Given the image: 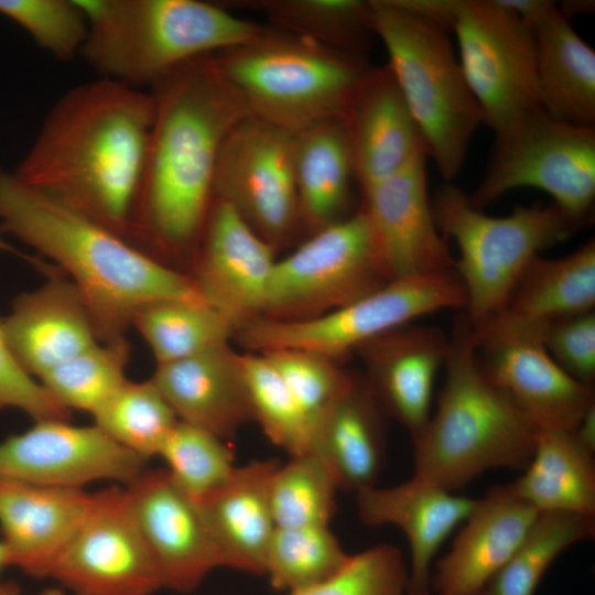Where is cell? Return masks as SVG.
Listing matches in <instances>:
<instances>
[{"instance_id": "6da1fadb", "label": "cell", "mask_w": 595, "mask_h": 595, "mask_svg": "<svg viewBox=\"0 0 595 595\" xmlns=\"http://www.w3.org/2000/svg\"><path fill=\"white\" fill-rule=\"evenodd\" d=\"M149 91L153 120L127 239L181 253L198 246L221 144L250 112L210 55L182 64Z\"/></svg>"}, {"instance_id": "7a4b0ae2", "label": "cell", "mask_w": 595, "mask_h": 595, "mask_svg": "<svg viewBox=\"0 0 595 595\" xmlns=\"http://www.w3.org/2000/svg\"><path fill=\"white\" fill-rule=\"evenodd\" d=\"M153 98L106 78L50 109L14 175L127 238L153 120Z\"/></svg>"}, {"instance_id": "3957f363", "label": "cell", "mask_w": 595, "mask_h": 595, "mask_svg": "<svg viewBox=\"0 0 595 595\" xmlns=\"http://www.w3.org/2000/svg\"><path fill=\"white\" fill-rule=\"evenodd\" d=\"M0 230L64 271L82 295L99 342L125 338L134 314L151 302L206 303L194 278L166 267L126 237L2 167Z\"/></svg>"}, {"instance_id": "277c9868", "label": "cell", "mask_w": 595, "mask_h": 595, "mask_svg": "<svg viewBox=\"0 0 595 595\" xmlns=\"http://www.w3.org/2000/svg\"><path fill=\"white\" fill-rule=\"evenodd\" d=\"M450 335L435 410L413 443V477L455 491L489 469L523 470L538 428L488 378L462 313Z\"/></svg>"}, {"instance_id": "5b68a950", "label": "cell", "mask_w": 595, "mask_h": 595, "mask_svg": "<svg viewBox=\"0 0 595 595\" xmlns=\"http://www.w3.org/2000/svg\"><path fill=\"white\" fill-rule=\"evenodd\" d=\"M87 19L79 56L99 78L142 89L196 57L241 44L266 24L199 0H76Z\"/></svg>"}, {"instance_id": "8992f818", "label": "cell", "mask_w": 595, "mask_h": 595, "mask_svg": "<svg viewBox=\"0 0 595 595\" xmlns=\"http://www.w3.org/2000/svg\"><path fill=\"white\" fill-rule=\"evenodd\" d=\"M369 3L374 34L385 45L387 65L420 130L426 156L444 181L452 182L484 123L448 31L399 0Z\"/></svg>"}, {"instance_id": "52a82bcc", "label": "cell", "mask_w": 595, "mask_h": 595, "mask_svg": "<svg viewBox=\"0 0 595 595\" xmlns=\"http://www.w3.org/2000/svg\"><path fill=\"white\" fill-rule=\"evenodd\" d=\"M210 58L251 116L291 131L339 118L371 67L365 56L270 25Z\"/></svg>"}, {"instance_id": "ba28073f", "label": "cell", "mask_w": 595, "mask_h": 595, "mask_svg": "<svg viewBox=\"0 0 595 595\" xmlns=\"http://www.w3.org/2000/svg\"><path fill=\"white\" fill-rule=\"evenodd\" d=\"M441 234L459 251L455 271L464 286V314L473 326L504 304L528 263L545 248L575 234L584 224L554 203L519 205L506 216L474 207L452 182L442 184L431 201Z\"/></svg>"}, {"instance_id": "9c48e42d", "label": "cell", "mask_w": 595, "mask_h": 595, "mask_svg": "<svg viewBox=\"0 0 595 595\" xmlns=\"http://www.w3.org/2000/svg\"><path fill=\"white\" fill-rule=\"evenodd\" d=\"M465 305L464 286L450 270L392 279L350 303L304 320L257 317L237 332L241 344L255 353L290 348L335 359L421 316Z\"/></svg>"}, {"instance_id": "30bf717a", "label": "cell", "mask_w": 595, "mask_h": 595, "mask_svg": "<svg viewBox=\"0 0 595 595\" xmlns=\"http://www.w3.org/2000/svg\"><path fill=\"white\" fill-rule=\"evenodd\" d=\"M495 134L486 173L468 195L483 209L506 193L533 187L582 224L595 201V127L556 120L543 109Z\"/></svg>"}, {"instance_id": "8fae6325", "label": "cell", "mask_w": 595, "mask_h": 595, "mask_svg": "<svg viewBox=\"0 0 595 595\" xmlns=\"http://www.w3.org/2000/svg\"><path fill=\"white\" fill-rule=\"evenodd\" d=\"M390 277L363 206L277 260L260 317L296 321L350 303Z\"/></svg>"}, {"instance_id": "7c38bea8", "label": "cell", "mask_w": 595, "mask_h": 595, "mask_svg": "<svg viewBox=\"0 0 595 595\" xmlns=\"http://www.w3.org/2000/svg\"><path fill=\"white\" fill-rule=\"evenodd\" d=\"M451 30L483 123L494 133L542 109L533 33L527 21L500 0H457Z\"/></svg>"}, {"instance_id": "4fadbf2b", "label": "cell", "mask_w": 595, "mask_h": 595, "mask_svg": "<svg viewBox=\"0 0 595 595\" xmlns=\"http://www.w3.org/2000/svg\"><path fill=\"white\" fill-rule=\"evenodd\" d=\"M214 196L229 204L274 249L302 227L293 170V131L255 116L227 133Z\"/></svg>"}, {"instance_id": "5bb4252c", "label": "cell", "mask_w": 595, "mask_h": 595, "mask_svg": "<svg viewBox=\"0 0 595 595\" xmlns=\"http://www.w3.org/2000/svg\"><path fill=\"white\" fill-rule=\"evenodd\" d=\"M50 578L73 595H152L162 588L125 487L95 491L90 510Z\"/></svg>"}, {"instance_id": "9a60e30c", "label": "cell", "mask_w": 595, "mask_h": 595, "mask_svg": "<svg viewBox=\"0 0 595 595\" xmlns=\"http://www.w3.org/2000/svg\"><path fill=\"white\" fill-rule=\"evenodd\" d=\"M145 464L95 424L36 421L0 442V478L36 486L84 488L110 480L126 487Z\"/></svg>"}, {"instance_id": "2e32d148", "label": "cell", "mask_w": 595, "mask_h": 595, "mask_svg": "<svg viewBox=\"0 0 595 595\" xmlns=\"http://www.w3.org/2000/svg\"><path fill=\"white\" fill-rule=\"evenodd\" d=\"M125 489L162 588L191 593L213 570L224 567L197 501L165 468H144Z\"/></svg>"}, {"instance_id": "e0dca14e", "label": "cell", "mask_w": 595, "mask_h": 595, "mask_svg": "<svg viewBox=\"0 0 595 595\" xmlns=\"http://www.w3.org/2000/svg\"><path fill=\"white\" fill-rule=\"evenodd\" d=\"M472 334L485 374L538 429L573 431L595 404L593 386L565 372L540 336Z\"/></svg>"}, {"instance_id": "ac0fdd59", "label": "cell", "mask_w": 595, "mask_h": 595, "mask_svg": "<svg viewBox=\"0 0 595 595\" xmlns=\"http://www.w3.org/2000/svg\"><path fill=\"white\" fill-rule=\"evenodd\" d=\"M426 153L363 191L390 279L455 270L448 240L434 220L428 194Z\"/></svg>"}, {"instance_id": "d6986e66", "label": "cell", "mask_w": 595, "mask_h": 595, "mask_svg": "<svg viewBox=\"0 0 595 595\" xmlns=\"http://www.w3.org/2000/svg\"><path fill=\"white\" fill-rule=\"evenodd\" d=\"M197 247L194 281L204 301L237 329L260 317L277 261L274 248L219 198L212 203Z\"/></svg>"}, {"instance_id": "ffe728a7", "label": "cell", "mask_w": 595, "mask_h": 595, "mask_svg": "<svg viewBox=\"0 0 595 595\" xmlns=\"http://www.w3.org/2000/svg\"><path fill=\"white\" fill-rule=\"evenodd\" d=\"M361 192L426 153L389 66L370 67L339 117Z\"/></svg>"}, {"instance_id": "44dd1931", "label": "cell", "mask_w": 595, "mask_h": 595, "mask_svg": "<svg viewBox=\"0 0 595 595\" xmlns=\"http://www.w3.org/2000/svg\"><path fill=\"white\" fill-rule=\"evenodd\" d=\"M365 379L380 408L415 439L432 413L435 379L444 367L450 336L434 326L405 324L361 345Z\"/></svg>"}, {"instance_id": "7402d4cb", "label": "cell", "mask_w": 595, "mask_h": 595, "mask_svg": "<svg viewBox=\"0 0 595 595\" xmlns=\"http://www.w3.org/2000/svg\"><path fill=\"white\" fill-rule=\"evenodd\" d=\"M95 493L0 478V531L6 564L29 576L50 578L84 521Z\"/></svg>"}, {"instance_id": "603a6c76", "label": "cell", "mask_w": 595, "mask_h": 595, "mask_svg": "<svg viewBox=\"0 0 595 595\" xmlns=\"http://www.w3.org/2000/svg\"><path fill=\"white\" fill-rule=\"evenodd\" d=\"M355 495L361 522L368 527L394 526L407 537L410 565L405 595H431L433 559L468 517L476 499L413 476L396 486H375Z\"/></svg>"}, {"instance_id": "cb8c5ba5", "label": "cell", "mask_w": 595, "mask_h": 595, "mask_svg": "<svg viewBox=\"0 0 595 595\" xmlns=\"http://www.w3.org/2000/svg\"><path fill=\"white\" fill-rule=\"evenodd\" d=\"M595 306V241L559 258L536 256L501 307L473 326L475 335L530 334L543 338L554 324Z\"/></svg>"}, {"instance_id": "d4e9b609", "label": "cell", "mask_w": 595, "mask_h": 595, "mask_svg": "<svg viewBox=\"0 0 595 595\" xmlns=\"http://www.w3.org/2000/svg\"><path fill=\"white\" fill-rule=\"evenodd\" d=\"M538 511L507 485L476 499L448 552L435 564L431 589L437 595H476L511 558Z\"/></svg>"}, {"instance_id": "484cf974", "label": "cell", "mask_w": 595, "mask_h": 595, "mask_svg": "<svg viewBox=\"0 0 595 595\" xmlns=\"http://www.w3.org/2000/svg\"><path fill=\"white\" fill-rule=\"evenodd\" d=\"M2 328L13 357L36 380L99 342L82 295L60 274L18 295Z\"/></svg>"}, {"instance_id": "4316f807", "label": "cell", "mask_w": 595, "mask_h": 595, "mask_svg": "<svg viewBox=\"0 0 595 595\" xmlns=\"http://www.w3.org/2000/svg\"><path fill=\"white\" fill-rule=\"evenodd\" d=\"M151 380L178 421L224 440L253 421L241 354L228 343L156 365Z\"/></svg>"}, {"instance_id": "83f0119b", "label": "cell", "mask_w": 595, "mask_h": 595, "mask_svg": "<svg viewBox=\"0 0 595 595\" xmlns=\"http://www.w3.org/2000/svg\"><path fill=\"white\" fill-rule=\"evenodd\" d=\"M280 464L269 458L236 466L221 486L196 500L224 567L264 575L267 551L275 529L270 483Z\"/></svg>"}, {"instance_id": "f1b7e54d", "label": "cell", "mask_w": 595, "mask_h": 595, "mask_svg": "<svg viewBox=\"0 0 595 595\" xmlns=\"http://www.w3.org/2000/svg\"><path fill=\"white\" fill-rule=\"evenodd\" d=\"M538 95L552 118L582 127L595 123V52L552 1L530 23Z\"/></svg>"}, {"instance_id": "f546056e", "label": "cell", "mask_w": 595, "mask_h": 595, "mask_svg": "<svg viewBox=\"0 0 595 595\" xmlns=\"http://www.w3.org/2000/svg\"><path fill=\"white\" fill-rule=\"evenodd\" d=\"M380 407L365 379L350 387L316 429L312 452L328 466L338 489L377 486L386 458Z\"/></svg>"}, {"instance_id": "4dcf8cb0", "label": "cell", "mask_w": 595, "mask_h": 595, "mask_svg": "<svg viewBox=\"0 0 595 595\" xmlns=\"http://www.w3.org/2000/svg\"><path fill=\"white\" fill-rule=\"evenodd\" d=\"M293 170L301 224L310 234L348 216L355 173L339 118L293 131Z\"/></svg>"}, {"instance_id": "1f68e13d", "label": "cell", "mask_w": 595, "mask_h": 595, "mask_svg": "<svg viewBox=\"0 0 595 595\" xmlns=\"http://www.w3.org/2000/svg\"><path fill=\"white\" fill-rule=\"evenodd\" d=\"M573 431L538 429L532 456L509 490L538 512L595 518V464Z\"/></svg>"}, {"instance_id": "d6a6232c", "label": "cell", "mask_w": 595, "mask_h": 595, "mask_svg": "<svg viewBox=\"0 0 595 595\" xmlns=\"http://www.w3.org/2000/svg\"><path fill=\"white\" fill-rule=\"evenodd\" d=\"M221 6L261 12L274 29L359 56L375 35L369 1L234 0Z\"/></svg>"}, {"instance_id": "836d02e7", "label": "cell", "mask_w": 595, "mask_h": 595, "mask_svg": "<svg viewBox=\"0 0 595 595\" xmlns=\"http://www.w3.org/2000/svg\"><path fill=\"white\" fill-rule=\"evenodd\" d=\"M156 365L180 360L228 343L235 324L204 302L161 300L143 305L132 320Z\"/></svg>"}, {"instance_id": "e575fe53", "label": "cell", "mask_w": 595, "mask_h": 595, "mask_svg": "<svg viewBox=\"0 0 595 595\" xmlns=\"http://www.w3.org/2000/svg\"><path fill=\"white\" fill-rule=\"evenodd\" d=\"M595 518L542 511L518 548L484 588V595H534L552 563L569 548L593 539Z\"/></svg>"}, {"instance_id": "d590c367", "label": "cell", "mask_w": 595, "mask_h": 595, "mask_svg": "<svg viewBox=\"0 0 595 595\" xmlns=\"http://www.w3.org/2000/svg\"><path fill=\"white\" fill-rule=\"evenodd\" d=\"M93 418L94 424L111 440L145 461L159 455L178 422L151 379L127 380Z\"/></svg>"}, {"instance_id": "8d00e7d4", "label": "cell", "mask_w": 595, "mask_h": 595, "mask_svg": "<svg viewBox=\"0 0 595 595\" xmlns=\"http://www.w3.org/2000/svg\"><path fill=\"white\" fill-rule=\"evenodd\" d=\"M348 558L329 526L275 527L264 575L274 589L291 594L332 576Z\"/></svg>"}, {"instance_id": "74e56055", "label": "cell", "mask_w": 595, "mask_h": 595, "mask_svg": "<svg viewBox=\"0 0 595 595\" xmlns=\"http://www.w3.org/2000/svg\"><path fill=\"white\" fill-rule=\"evenodd\" d=\"M126 338L97 342L46 372L39 381L69 411L94 414L128 379Z\"/></svg>"}, {"instance_id": "f35d334b", "label": "cell", "mask_w": 595, "mask_h": 595, "mask_svg": "<svg viewBox=\"0 0 595 595\" xmlns=\"http://www.w3.org/2000/svg\"><path fill=\"white\" fill-rule=\"evenodd\" d=\"M337 490L332 472L316 453L291 456L279 465L270 483L275 527L329 526Z\"/></svg>"}, {"instance_id": "ab89813d", "label": "cell", "mask_w": 595, "mask_h": 595, "mask_svg": "<svg viewBox=\"0 0 595 595\" xmlns=\"http://www.w3.org/2000/svg\"><path fill=\"white\" fill-rule=\"evenodd\" d=\"M253 421L291 456L313 450L314 430L285 383L263 354H241Z\"/></svg>"}, {"instance_id": "60d3db41", "label": "cell", "mask_w": 595, "mask_h": 595, "mask_svg": "<svg viewBox=\"0 0 595 595\" xmlns=\"http://www.w3.org/2000/svg\"><path fill=\"white\" fill-rule=\"evenodd\" d=\"M158 456L176 485L195 500L221 486L236 467L234 452L224 439L181 421Z\"/></svg>"}, {"instance_id": "b9f144b4", "label": "cell", "mask_w": 595, "mask_h": 595, "mask_svg": "<svg viewBox=\"0 0 595 595\" xmlns=\"http://www.w3.org/2000/svg\"><path fill=\"white\" fill-rule=\"evenodd\" d=\"M263 354L290 393L316 429L354 381L334 359L301 349H275Z\"/></svg>"}, {"instance_id": "7bdbcfd3", "label": "cell", "mask_w": 595, "mask_h": 595, "mask_svg": "<svg viewBox=\"0 0 595 595\" xmlns=\"http://www.w3.org/2000/svg\"><path fill=\"white\" fill-rule=\"evenodd\" d=\"M0 14L19 24L58 61L80 54L88 25L76 0H0Z\"/></svg>"}, {"instance_id": "ee69618b", "label": "cell", "mask_w": 595, "mask_h": 595, "mask_svg": "<svg viewBox=\"0 0 595 595\" xmlns=\"http://www.w3.org/2000/svg\"><path fill=\"white\" fill-rule=\"evenodd\" d=\"M407 581L401 551L382 543L349 555L332 576L289 595H405Z\"/></svg>"}, {"instance_id": "f6af8a7d", "label": "cell", "mask_w": 595, "mask_h": 595, "mask_svg": "<svg viewBox=\"0 0 595 595\" xmlns=\"http://www.w3.org/2000/svg\"><path fill=\"white\" fill-rule=\"evenodd\" d=\"M9 408L23 411L34 422L71 419V411L18 364L7 344L0 320V412Z\"/></svg>"}, {"instance_id": "bcb514c9", "label": "cell", "mask_w": 595, "mask_h": 595, "mask_svg": "<svg viewBox=\"0 0 595 595\" xmlns=\"http://www.w3.org/2000/svg\"><path fill=\"white\" fill-rule=\"evenodd\" d=\"M542 342L553 360L570 376L593 386L595 379V312L552 325Z\"/></svg>"}, {"instance_id": "7dc6e473", "label": "cell", "mask_w": 595, "mask_h": 595, "mask_svg": "<svg viewBox=\"0 0 595 595\" xmlns=\"http://www.w3.org/2000/svg\"><path fill=\"white\" fill-rule=\"evenodd\" d=\"M409 10L450 31L455 18L457 0H399Z\"/></svg>"}, {"instance_id": "c3c4849f", "label": "cell", "mask_w": 595, "mask_h": 595, "mask_svg": "<svg viewBox=\"0 0 595 595\" xmlns=\"http://www.w3.org/2000/svg\"><path fill=\"white\" fill-rule=\"evenodd\" d=\"M573 432L588 451L595 452V404L583 414Z\"/></svg>"}, {"instance_id": "681fc988", "label": "cell", "mask_w": 595, "mask_h": 595, "mask_svg": "<svg viewBox=\"0 0 595 595\" xmlns=\"http://www.w3.org/2000/svg\"><path fill=\"white\" fill-rule=\"evenodd\" d=\"M0 595H20V588L14 582H0Z\"/></svg>"}, {"instance_id": "f907efd6", "label": "cell", "mask_w": 595, "mask_h": 595, "mask_svg": "<svg viewBox=\"0 0 595 595\" xmlns=\"http://www.w3.org/2000/svg\"><path fill=\"white\" fill-rule=\"evenodd\" d=\"M0 251L14 253V255H18V256H21V257L29 258V257L22 255L18 249L12 247L9 242H7L1 236H0Z\"/></svg>"}, {"instance_id": "816d5d0a", "label": "cell", "mask_w": 595, "mask_h": 595, "mask_svg": "<svg viewBox=\"0 0 595 595\" xmlns=\"http://www.w3.org/2000/svg\"><path fill=\"white\" fill-rule=\"evenodd\" d=\"M37 595H67V593L60 586H53V587H47L43 589Z\"/></svg>"}, {"instance_id": "f5cc1de1", "label": "cell", "mask_w": 595, "mask_h": 595, "mask_svg": "<svg viewBox=\"0 0 595 595\" xmlns=\"http://www.w3.org/2000/svg\"><path fill=\"white\" fill-rule=\"evenodd\" d=\"M7 566L6 564V555H4V549L0 540V572L1 570Z\"/></svg>"}, {"instance_id": "db71d44e", "label": "cell", "mask_w": 595, "mask_h": 595, "mask_svg": "<svg viewBox=\"0 0 595 595\" xmlns=\"http://www.w3.org/2000/svg\"><path fill=\"white\" fill-rule=\"evenodd\" d=\"M476 595H484V593L482 592V593H478V594H476Z\"/></svg>"}]
</instances>
